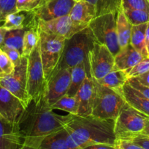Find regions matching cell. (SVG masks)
Here are the masks:
<instances>
[{
    "mask_svg": "<svg viewBox=\"0 0 149 149\" xmlns=\"http://www.w3.org/2000/svg\"><path fill=\"white\" fill-rule=\"evenodd\" d=\"M15 65L7 54L1 49L0 52V71L3 74H10L14 71Z\"/></svg>",
    "mask_w": 149,
    "mask_h": 149,
    "instance_id": "33",
    "label": "cell"
},
{
    "mask_svg": "<svg viewBox=\"0 0 149 149\" xmlns=\"http://www.w3.org/2000/svg\"><path fill=\"white\" fill-rule=\"evenodd\" d=\"M83 149H117L115 145L108 143H96L92 144Z\"/></svg>",
    "mask_w": 149,
    "mask_h": 149,
    "instance_id": "40",
    "label": "cell"
},
{
    "mask_svg": "<svg viewBox=\"0 0 149 149\" xmlns=\"http://www.w3.org/2000/svg\"><path fill=\"white\" fill-rule=\"evenodd\" d=\"M145 42L146 45L149 43V22L147 23V26L145 29Z\"/></svg>",
    "mask_w": 149,
    "mask_h": 149,
    "instance_id": "45",
    "label": "cell"
},
{
    "mask_svg": "<svg viewBox=\"0 0 149 149\" xmlns=\"http://www.w3.org/2000/svg\"><path fill=\"white\" fill-rule=\"evenodd\" d=\"M71 79V68L56 71L47 81L45 97L51 106L61 97L67 94Z\"/></svg>",
    "mask_w": 149,
    "mask_h": 149,
    "instance_id": "12",
    "label": "cell"
},
{
    "mask_svg": "<svg viewBox=\"0 0 149 149\" xmlns=\"http://www.w3.org/2000/svg\"><path fill=\"white\" fill-rule=\"evenodd\" d=\"M38 21L33 12L16 11L4 17L1 26L7 31L23 29L38 23Z\"/></svg>",
    "mask_w": 149,
    "mask_h": 149,
    "instance_id": "17",
    "label": "cell"
},
{
    "mask_svg": "<svg viewBox=\"0 0 149 149\" xmlns=\"http://www.w3.org/2000/svg\"><path fill=\"white\" fill-rule=\"evenodd\" d=\"M75 1H80V0H74Z\"/></svg>",
    "mask_w": 149,
    "mask_h": 149,
    "instance_id": "49",
    "label": "cell"
},
{
    "mask_svg": "<svg viewBox=\"0 0 149 149\" xmlns=\"http://www.w3.org/2000/svg\"><path fill=\"white\" fill-rule=\"evenodd\" d=\"M96 88V80L91 77H87L75 95L79 103L77 116H86L91 115Z\"/></svg>",
    "mask_w": 149,
    "mask_h": 149,
    "instance_id": "15",
    "label": "cell"
},
{
    "mask_svg": "<svg viewBox=\"0 0 149 149\" xmlns=\"http://www.w3.org/2000/svg\"><path fill=\"white\" fill-rule=\"evenodd\" d=\"M131 141L138 145L139 146L142 147L143 149H149V136L148 135L140 134L133 138Z\"/></svg>",
    "mask_w": 149,
    "mask_h": 149,
    "instance_id": "39",
    "label": "cell"
},
{
    "mask_svg": "<svg viewBox=\"0 0 149 149\" xmlns=\"http://www.w3.org/2000/svg\"><path fill=\"white\" fill-rule=\"evenodd\" d=\"M88 26L89 25L73 21L69 15L48 21L39 20L38 22V28L39 30L65 39H70L77 32L88 27Z\"/></svg>",
    "mask_w": 149,
    "mask_h": 149,
    "instance_id": "11",
    "label": "cell"
},
{
    "mask_svg": "<svg viewBox=\"0 0 149 149\" xmlns=\"http://www.w3.org/2000/svg\"><path fill=\"white\" fill-rule=\"evenodd\" d=\"M87 77H91L89 61L82 62L72 68L71 79L67 95L70 96H75L76 93Z\"/></svg>",
    "mask_w": 149,
    "mask_h": 149,
    "instance_id": "21",
    "label": "cell"
},
{
    "mask_svg": "<svg viewBox=\"0 0 149 149\" xmlns=\"http://www.w3.org/2000/svg\"><path fill=\"white\" fill-rule=\"evenodd\" d=\"M136 80L142 85L149 87V71L137 77H134Z\"/></svg>",
    "mask_w": 149,
    "mask_h": 149,
    "instance_id": "41",
    "label": "cell"
},
{
    "mask_svg": "<svg viewBox=\"0 0 149 149\" xmlns=\"http://www.w3.org/2000/svg\"><path fill=\"white\" fill-rule=\"evenodd\" d=\"M149 71V58H145L134 65L129 71H127L128 78H134Z\"/></svg>",
    "mask_w": 149,
    "mask_h": 149,
    "instance_id": "31",
    "label": "cell"
},
{
    "mask_svg": "<svg viewBox=\"0 0 149 149\" xmlns=\"http://www.w3.org/2000/svg\"><path fill=\"white\" fill-rule=\"evenodd\" d=\"M75 2L74 0H41L32 12L38 20L48 21L70 15Z\"/></svg>",
    "mask_w": 149,
    "mask_h": 149,
    "instance_id": "13",
    "label": "cell"
},
{
    "mask_svg": "<svg viewBox=\"0 0 149 149\" xmlns=\"http://www.w3.org/2000/svg\"><path fill=\"white\" fill-rule=\"evenodd\" d=\"M115 146L117 149H143L142 147L131 142V141H125V140H116Z\"/></svg>",
    "mask_w": 149,
    "mask_h": 149,
    "instance_id": "38",
    "label": "cell"
},
{
    "mask_svg": "<svg viewBox=\"0 0 149 149\" xmlns=\"http://www.w3.org/2000/svg\"><path fill=\"white\" fill-rule=\"evenodd\" d=\"M115 121L102 119L90 115H72L64 128L80 149L96 143L115 145Z\"/></svg>",
    "mask_w": 149,
    "mask_h": 149,
    "instance_id": "2",
    "label": "cell"
},
{
    "mask_svg": "<svg viewBox=\"0 0 149 149\" xmlns=\"http://www.w3.org/2000/svg\"><path fill=\"white\" fill-rule=\"evenodd\" d=\"M0 10L4 17L7 14L16 12V0H0Z\"/></svg>",
    "mask_w": 149,
    "mask_h": 149,
    "instance_id": "36",
    "label": "cell"
},
{
    "mask_svg": "<svg viewBox=\"0 0 149 149\" xmlns=\"http://www.w3.org/2000/svg\"><path fill=\"white\" fill-rule=\"evenodd\" d=\"M0 149H23V139L18 125L0 117Z\"/></svg>",
    "mask_w": 149,
    "mask_h": 149,
    "instance_id": "16",
    "label": "cell"
},
{
    "mask_svg": "<svg viewBox=\"0 0 149 149\" xmlns=\"http://www.w3.org/2000/svg\"><path fill=\"white\" fill-rule=\"evenodd\" d=\"M132 25L130 23L124 13L122 5L117 13L116 31L120 48H124L130 44Z\"/></svg>",
    "mask_w": 149,
    "mask_h": 149,
    "instance_id": "23",
    "label": "cell"
},
{
    "mask_svg": "<svg viewBox=\"0 0 149 149\" xmlns=\"http://www.w3.org/2000/svg\"><path fill=\"white\" fill-rule=\"evenodd\" d=\"M91 78L99 80L115 68V58L105 45L96 42L89 55Z\"/></svg>",
    "mask_w": 149,
    "mask_h": 149,
    "instance_id": "10",
    "label": "cell"
},
{
    "mask_svg": "<svg viewBox=\"0 0 149 149\" xmlns=\"http://www.w3.org/2000/svg\"><path fill=\"white\" fill-rule=\"evenodd\" d=\"M124 9H135L149 11V3L148 0H121Z\"/></svg>",
    "mask_w": 149,
    "mask_h": 149,
    "instance_id": "32",
    "label": "cell"
},
{
    "mask_svg": "<svg viewBox=\"0 0 149 149\" xmlns=\"http://www.w3.org/2000/svg\"><path fill=\"white\" fill-rule=\"evenodd\" d=\"M69 15L76 23L89 25L96 17V8L86 0H80L76 1Z\"/></svg>",
    "mask_w": 149,
    "mask_h": 149,
    "instance_id": "20",
    "label": "cell"
},
{
    "mask_svg": "<svg viewBox=\"0 0 149 149\" xmlns=\"http://www.w3.org/2000/svg\"><path fill=\"white\" fill-rule=\"evenodd\" d=\"M46 83L38 44L28 56L27 91L31 100L40 98L45 93Z\"/></svg>",
    "mask_w": 149,
    "mask_h": 149,
    "instance_id": "9",
    "label": "cell"
},
{
    "mask_svg": "<svg viewBox=\"0 0 149 149\" xmlns=\"http://www.w3.org/2000/svg\"><path fill=\"white\" fill-rule=\"evenodd\" d=\"M66 143H67V147L69 149H80L78 146L75 143V142L73 141V139L67 131V134H66Z\"/></svg>",
    "mask_w": 149,
    "mask_h": 149,
    "instance_id": "42",
    "label": "cell"
},
{
    "mask_svg": "<svg viewBox=\"0 0 149 149\" xmlns=\"http://www.w3.org/2000/svg\"><path fill=\"white\" fill-rule=\"evenodd\" d=\"M4 20V15L2 14V13L1 12V10H0V23H1V22L3 23Z\"/></svg>",
    "mask_w": 149,
    "mask_h": 149,
    "instance_id": "46",
    "label": "cell"
},
{
    "mask_svg": "<svg viewBox=\"0 0 149 149\" xmlns=\"http://www.w3.org/2000/svg\"><path fill=\"white\" fill-rule=\"evenodd\" d=\"M128 83L136 90L141 93L144 97L149 100V87L145 86L142 85L141 84L138 82L134 78H130L128 79Z\"/></svg>",
    "mask_w": 149,
    "mask_h": 149,
    "instance_id": "37",
    "label": "cell"
},
{
    "mask_svg": "<svg viewBox=\"0 0 149 149\" xmlns=\"http://www.w3.org/2000/svg\"><path fill=\"white\" fill-rule=\"evenodd\" d=\"M115 69L128 71L137 65L143 58L140 52L134 49L131 45L120 49L119 52L114 56Z\"/></svg>",
    "mask_w": 149,
    "mask_h": 149,
    "instance_id": "18",
    "label": "cell"
},
{
    "mask_svg": "<svg viewBox=\"0 0 149 149\" xmlns=\"http://www.w3.org/2000/svg\"><path fill=\"white\" fill-rule=\"evenodd\" d=\"M96 8V16L107 13H118L121 8V0H86Z\"/></svg>",
    "mask_w": 149,
    "mask_h": 149,
    "instance_id": "28",
    "label": "cell"
},
{
    "mask_svg": "<svg viewBox=\"0 0 149 149\" xmlns=\"http://www.w3.org/2000/svg\"><path fill=\"white\" fill-rule=\"evenodd\" d=\"M7 31L6 29H4L2 26H0V47L2 46L3 43H4V38H5V35Z\"/></svg>",
    "mask_w": 149,
    "mask_h": 149,
    "instance_id": "43",
    "label": "cell"
},
{
    "mask_svg": "<svg viewBox=\"0 0 149 149\" xmlns=\"http://www.w3.org/2000/svg\"><path fill=\"white\" fill-rule=\"evenodd\" d=\"M39 22V21H38ZM39 39L38 23L30 26L26 30L23 36L22 56L27 57L38 45Z\"/></svg>",
    "mask_w": 149,
    "mask_h": 149,
    "instance_id": "26",
    "label": "cell"
},
{
    "mask_svg": "<svg viewBox=\"0 0 149 149\" xmlns=\"http://www.w3.org/2000/svg\"><path fill=\"white\" fill-rule=\"evenodd\" d=\"M147 117L126 102L114 123L116 140L131 141L141 134Z\"/></svg>",
    "mask_w": 149,
    "mask_h": 149,
    "instance_id": "5",
    "label": "cell"
},
{
    "mask_svg": "<svg viewBox=\"0 0 149 149\" xmlns=\"http://www.w3.org/2000/svg\"><path fill=\"white\" fill-rule=\"evenodd\" d=\"M96 42L89 26L66 39L61 59L52 74L59 70L73 68L84 61L89 62V52Z\"/></svg>",
    "mask_w": 149,
    "mask_h": 149,
    "instance_id": "3",
    "label": "cell"
},
{
    "mask_svg": "<svg viewBox=\"0 0 149 149\" xmlns=\"http://www.w3.org/2000/svg\"><path fill=\"white\" fill-rule=\"evenodd\" d=\"M28 58L23 56L20 64L15 67L10 74H0V86L8 90L21 100L25 108L31 100L27 91Z\"/></svg>",
    "mask_w": 149,
    "mask_h": 149,
    "instance_id": "8",
    "label": "cell"
},
{
    "mask_svg": "<svg viewBox=\"0 0 149 149\" xmlns=\"http://www.w3.org/2000/svg\"><path fill=\"white\" fill-rule=\"evenodd\" d=\"M0 52H1V49H0ZM0 74H1V71H0Z\"/></svg>",
    "mask_w": 149,
    "mask_h": 149,
    "instance_id": "48",
    "label": "cell"
},
{
    "mask_svg": "<svg viewBox=\"0 0 149 149\" xmlns=\"http://www.w3.org/2000/svg\"><path fill=\"white\" fill-rule=\"evenodd\" d=\"M141 134L149 136V117H147V119H146L145 127Z\"/></svg>",
    "mask_w": 149,
    "mask_h": 149,
    "instance_id": "44",
    "label": "cell"
},
{
    "mask_svg": "<svg viewBox=\"0 0 149 149\" xmlns=\"http://www.w3.org/2000/svg\"><path fill=\"white\" fill-rule=\"evenodd\" d=\"M148 3H149V0H148Z\"/></svg>",
    "mask_w": 149,
    "mask_h": 149,
    "instance_id": "50",
    "label": "cell"
},
{
    "mask_svg": "<svg viewBox=\"0 0 149 149\" xmlns=\"http://www.w3.org/2000/svg\"><path fill=\"white\" fill-rule=\"evenodd\" d=\"M24 110L21 100L0 86V117L13 125H18Z\"/></svg>",
    "mask_w": 149,
    "mask_h": 149,
    "instance_id": "14",
    "label": "cell"
},
{
    "mask_svg": "<svg viewBox=\"0 0 149 149\" xmlns=\"http://www.w3.org/2000/svg\"><path fill=\"white\" fill-rule=\"evenodd\" d=\"M65 128L44 138L37 149H69L66 143Z\"/></svg>",
    "mask_w": 149,
    "mask_h": 149,
    "instance_id": "25",
    "label": "cell"
},
{
    "mask_svg": "<svg viewBox=\"0 0 149 149\" xmlns=\"http://www.w3.org/2000/svg\"><path fill=\"white\" fill-rule=\"evenodd\" d=\"M123 95L129 105L149 117V100L133 88L128 81L123 87Z\"/></svg>",
    "mask_w": 149,
    "mask_h": 149,
    "instance_id": "19",
    "label": "cell"
},
{
    "mask_svg": "<svg viewBox=\"0 0 149 149\" xmlns=\"http://www.w3.org/2000/svg\"><path fill=\"white\" fill-rule=\"evenodd\" d=\"M29 28L7 31L5 35V38H4V43H3V45L1 47H7L17 49L22 55L23 36H24V33L26 30Z\"/></svg>",
    "mask_w": 149,
    "mask_h": 149,
    "instance_id": "27",
    "label": "cell"
},
{
    "mask_svg": "<svg viewBox=\"0 0 149 149\" xmlns=\"http://www.w3.org/2000/svg\"><path fill=\"white\" fill-rule=\"evenodd\" d=\"M0 49L7 54L9 58L13 63L15 67L20 65L22 61L23 56H22L21 53L18 50H17L15 49H13V48L7 47H1Z\"/></svg>",
    "mask_w": 149,
    "mask_h": 149,
    "instance_id": "35",
    "label": "cell"
},
{
    "mask_svg": "<svg viewBox=\"0 0 149 149\" xmlns=\"http://www.w3.org/2000/svg\"><path fill=\"white\" fill-rule=\"evenodd\" d=\"M146 48H147V53H148V58H149V43L146 45Z\"/></svg>",
    "mask_w": 149,
    "mask_h": 149,
    "instance_id": "47",
    "label": "cell"
},
{
    "mask_svg": "<svg viewBox=\"0 0 149 149\" xmlns=\"http://www.w3.org/2000/svg\"><path fill=\"white\" fill-rule=\"evenodd\" d=\"M41 0H16L17 11L32 12L39 5Z\"/></svg>",
    "mask_w": 149,
    "mask_h": 149,
    "instance_id": "34",
    "label": "cell"
},
{
    "mask_svg": "<svg viewBox=\"0 0 149 149\" xmlns=\"http://www.w3.org/2000/svg\"><path fill=\"white\" fill-rule=\"evenodd\" d=\"M124 11L128 20L132 26L143 24L149 22V11L147 10L124 9Z\"/></svg>",
    "mask_w": 149,
    "mask_h": 149,
    "instance_id": "30",
    "label": "cell"
},
{
    "mask_svg": "<svg viewBox=\"0 0 149 149\" xmlns=\"http://www.w3.org/2000/svg\"><path fill=\"white\" fill-rule=\"evenodd\" d=\"M71 116L55 113L48 105L45 93L37 100H31L18 123L23 149H37L44 138L64 129Z\"/></svg>",
    "mask_w": 149,
    "mask_h": 149,
    "instance_id": "1",
    "label": "cell"
},
{
    "mask_svg": "<svg viewBox=\"0 0 149 149\" xmlns=\"http://www.w3.org/2000/svg\"><path fill=\"white\" fill-rule=\"evenodd\" d=\"M146 26L147 23L132 26L130 38V45L140 52L144 58H148L145 42Z\"/></svg>",
    "mask_w": 149,
    "mask_h": 149,
    "instance_id": "24",
    "label": "cell"
},
{
    "mask_svg": "<svg viewBox=\"0 0 149 149\" xmlns=\"http://www.w3.org/2000/svg\"><path fill=\"white\" fill-rule=\"evenodd\" d=\"M116 13H107L96 16L89 23L97 42L105 45L115 56L120 50L116 31Z\"/></svg>",
    "mask_w": 149,
    "mask_h": 149,
    "instance_id": "7",
    "label": "cell"
},
{
    "mask_svg": "<svg viewBox=\"0 0 149 149\" xmlns=\"http://www.w3.org/2000/svg\"><path fill=\"white\" fill-rule=\"evenodd\" d=\"M53 110H61L71 115H77L79 103L75 96L65 95L51 106Z\"/></svg>",
    "mask_w": 149,
    "mask_h": 149,
    "instance_id": "29",
    "label": "cell"
},
{
    "mask_svg": "<svg viewBox=\"0 0 149 149\" xmlns=\"http://www.w3.org/2000/svg\"><path fill=\"white\" fill-rule=\"evenodd\" d=\"M128 79L127 71L114 68L102 79L96 81L98 84L104 87H107L123 94V87Z\"/></svg>",
    "mask_w": 149,
    "mask_h": 149,
    "instance_id": "22",
    "label": "cell"
},
{
    "mask_svg": "<svg viewBox=\"0 0 149 149\" xmlns=\"http://www.w3.org/2000/svg\"><path fill=\"white\" fill-rule=\"evenodd\" d=\"M39 53L47 81L61 59L66 39L39 29Z\"/></svg>",
    "mask_w": 149,
    "mask_h": 149,
    "instance_id": "6",
    "label": "cell"
},
{
    "mask_svg": "<svg viewBox=\"0 0 149 149\" xmlns=\"http://www.w3.org/2000/svg\"><path fill=\"white\" fill-rule=\"evenodd\" d=\"M125 103L126 100L122 93L104 87L96 82L91 115L99 119L115 121Z\"/></svg>",
    "mask_w": 149,
    "mask_h": 149,
    "instance_id": "4",
    "label": "cell"
}]
</instances>
